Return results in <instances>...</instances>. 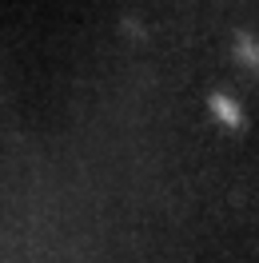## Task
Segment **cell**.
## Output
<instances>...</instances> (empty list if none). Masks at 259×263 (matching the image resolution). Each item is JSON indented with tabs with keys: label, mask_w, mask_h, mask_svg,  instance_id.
I'll return each instance as SVG.
<instances>
[{
	"label": "cell",
	"mask_w": 259,
	"mask_h": 263,
	"mask_svg": "<svg viewBox=\"0 0 259 263\" xmlns=\"http://www.w3.org/2000/svg\"><path fill=\"white\" fill-rule=\"evenodd\" d=\"M211 116L219 120V128H231V132L243 128V108L231 96H224V92H215V96H211Z\"/></svg>",
	"instance_id": "6da1fadb"
}]
</instances>
